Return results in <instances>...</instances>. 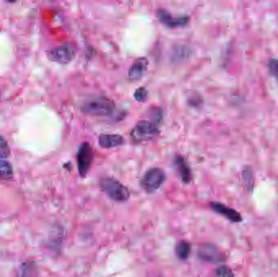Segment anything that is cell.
<instances>
[{
    "instance_id": "1",
    "label": "cell",
    "mask_w": 278,
    "mask_h": 277,
    "mask_svg": "<svg viewBox=\"0 0 278 277\" xmlns=\"http://www.w3.org/2000/svg\"><path fill=\"white\" fill-rule=\"evenodd\" d=\"M114 101L106 97H93L85 100L81 106V112L91 117H106L115 110Z\"/></svg>"
},
{
    "instance_id": "2",
    "label": "cell",
    "mask_w": 278,
    "mask_h": 277,
    "mask_svg": "<svg viewBox=\"0 0 278 277\" xmlns=\"http://www.w3.org/2000/svg\"><path fill=\"white\" fill-rule=\"evenodd\" d=\"M99 186L108 197L113 201L124 202L129 200L130 191L126 186L112 177H105L99 181Z\"/></svg>"
},
{
    "instance_id": "3",
    "label": "cell",
    "mask_w": 278,
    "mask_h": 277,
    "mask_svg": "<svg viewBox=\"0 0 278 277\" xmlns=\"http://www.w3.org/2000/svg\"><path fill=\"white\" fill-rule=\"evenodd\" d=\"M158 132L159 128L157 123L149 120H141L132 129L130 138L134 143H142L155 138Z\"/></svg>"
},
{
    "instance_id": "4",
    "label": "cell",
    "mask_w": 278,
    "mask_h": 277,
    "mask_svg": "<svg viewBox=\"0 0 278 277\" xmlns=\"http://www.w3.org/2000/svg\"><path fill=\"white\" fill-rule=\"evenodd\" d=\"M165 173L159 167H153L146 172L141 180L140 186L147 194H152L159 190L165 181Z\"/></svg>"
},
{
    "instance_id": "5",
    "label": "cell",
    "mask_w": 278,
    "mask_h": 277,
    "mask_svg": "<svg viewBox=\"0 0 278 277\" xmlns=\"http://www.w3.org/2000/svg\"><path fill=\"white\" fill-rule=\"evenodd\" d=\"M77 55V47L73 43H65L47 51V57L53 62L67 64L71 62Z\"/></svg>"
},
{
    "instance_id": "6",
    "label": "cell",
    "mask_w": 278,
    "mask_h": 277,
    "mask_svg": "<svg viewBox=\"0 0 278 277\" xmlns=\"http://www.w3.org/2000/svg\"><path fill=\"white\" fill-rule=\"evenodd\" d=\"M93 160H94V151L92 147L90 146L89 142H83L79 147V151L77 154V163H78L79 175L83 178L86 176L90 171Z\"/></svg>"
},
{
    "instance_id": "7",
    "label": "cell",
    "mask_w": 278,
    "mask_h": 277,
    "mask_svg": "<svg viewBox=\"0 0 278 277\" xmlns=\"http://www.w3.org/2000/svg\"><path fill=\"white\" fill-rule=\"evenodd\" d=\"M198 256L202 261L211 264H219L225 261V256L223 253L216 245L209 243L200 245L198 250Z\"/></svg>"
},
{
    "instance_id": "8",
    "label": "cell",
    "mask_w": 278,
    "mask_h": 277,
    "mask_svg": "<svg viewBox=\"0 0 278 277\" xmlns=\"http://www.w3.org/2000/svg\"><path fill=\"white\" fill-rule=\"evenodd\" d=\"M157 17L160 23L170 29L184 27L189 23L190 19L187 16H173L168 11L159 9L157 12Z\"/></svg>"
},
{
    "instance_id": "9",
    "label": "cell",
    "mask_w": 278,
    "mask_h": 277,
    "mask_svg": "<svg viewBox=\"0 0 278 277\" xmlns=\"http://www.w3.org/2000/svg\"><path fill=\"white\" fill-rule=\"evenodd\" d=\"M210 206L216 213L220 214L231 222L240 223L242 220L241 214L238 213L235 209L231 208L230 206H225L221 202L212 201L210 203Z\"/></svg>"
},
{
    "instance_id": "10",
    "label": "cell",
    "mask_w": 278,
    "mask_h": 277,
    "mask_svg": "<svg viewBox=\"0 0 278 277\" xmlns=\"http://www.w3.org/2000/svg\"><path fill=\"white\" fill-rule=\"evenodd\" d=\"M173 165L182 182L184 184L191 183L192 181V172L188 163H186V159L182 156H176L173 159Z\"/></svg>"
},
{
    "instance_id": "11",
    "label": "cell",
    "mask_w": 278,
    "mask_h": 277,
    "mask_svg": "<svg viewBox=\"0 0 278 277\" xmlns=\"http://www.w3.org/2000/svg\"><path fill=\"white\" fill-rule=\"evenodd\" d=\"M149 61L147 58L140 57L133 63L128 72V77L133 80H138L143 78L148 69Z\"/></svg>"
},
{
    "instance_id": "12",
    "label": "cell",
    "mask_w": 278,
    "mask_h": 277,
    "mask_svg": "<svg viewBox=\"0 0 278 277\" xmlns=\"http://www.w3.org/2000/svg\"><path fill=\"white\" fill-rule=\"evenodd\" d=\"M124 139L119 134H102L99 137V144L102 148L111 149L124 144Z\"/></svg>"
},
{
    "instance_id": "13",
    "label": "cell",
    "mask_w": 278,
    "mask_h": 277,
    "mask_svg": "<svg viewBox=\"0 0 278 277\" xmlns=\"http://www.w3.org/2000/svg\"><path fill=\"white\" fill-rule=\"evenodd\" d=\"M191 246L190 243L186 240H181L177 243V246L175 248V252L177 256L182 260H186L188 259L191 254Z\"/></svg>"
},
{
    "instance_id": "14",
    "label": "cell",
    "mask_w": 278,
    "mask_h": 277,
    "mask_svg": "<svg viewBox=\"0 0 278 277\" xmlns=\"http://www.w3.org/2000/svg\"><path fill=\"white\" fill-rule=\"evenodd\" d=\"M242 181H243V185L246 190L248 192H251L254 189L255 179H254V175L250 167H246L242 171Z\"/></svg>"
},
{
    "instance_id": "15",
    "label": "cell",
    "mask_w": 278,
    "mask_h": 277,
    "mask_svg": "<svg viewBox=\"0 0 278 277\" xmlns=\"http://www.w3.org/2000/svg\"><path fill=\"white\" fill-rule=\"evenodd\" d=\"M13 177L12 167L7 161L0 160V180L8 181Z\"/></svg>"
},
{
    "instance_id": "16",
    "label": "cell",
    "mask_w": 278,
    "mask_h": 277,
    "mask_svg": "<svg viewBox=\"0 0 278 277\" xmlns=\"http://www.w3.org/2000/svg\"><path fill=\"white\" fill-rule=\"evenodd\" d=\"M18 277H36V268L33 263H25L19 270Z\"/></svg>"
},
{
    "instance_id": "17",
    "label": "cell",
    "mask_w": 278,
    "mask_h": 277,
    "mask_svg": "<svg viewBox=\"0 0 278 277\" xmlns=\"http://www.w3.org/2000/svg\"><path fill=\"white\" fill-rule=\"evenodd\" d=\"M190 55V50L186 48V46H179L175 49L173 51V56L172 58L177 61L183 60L186 58L188 57Z\"/></svg>"
},
{
    "instance_id": "18",
    "label": "cell",
    "mask_w": 278,
    "mask_h": 277,
    "mask_svg": "<svg viewBox=\"0 0 278 277\" xmlns=\"http://www.w3.org/2000/svg\"><path fill=\"white\" fill-rule=\"evenodd\" d=\"M10 156V148L7 140L0 135V158H6Z\"/></svg>"
},
{
    "instance_id": "19",
    "label": "cell",
    "mask_w": 278,
    "mask_h": 277,
    "mask_svg": "<svg viewBox=\"0 0 278 277\" xmlns=\"http://www.w3.org/2000/svg\"><path fill=\"white\" fill-rule=\"evenodd\" d=\"M216 275L217 277H235V274L230 267L226 265H221L216 270Z\"/></svg>"
},
{
    "instance_id": "20",
    "label": "cell",
    "mask_w": 278,
    "mask_h": 277,
    "mask_svg": "<svg viewBox=\"0 0 278 277\" xmlns=\"http://www.w3.org/2000/svg\"><path fill=\"white\" fill-rule=\"evenodd\" d=\"M269 73L276 79L278 82V60L272 59L269 64Z\"/></svg>"
},
{
    "instance_id": "21",
    "label": "cell",
    "mask_w": 278,
    "mask_h": 277,
    "mask_svg": "<svg viewBox=\"0 0 278 277\" xmlns=\"http://www.w3.org/2000/svg\"><path fill=\"white\" fill-rule=\"evenodd\" d=\"M147 97V90L144 87L138 88L136 89L135 93H134V99L138 102L143 103L145 102Z\"/></svg>"
},
{
    "instance_id": "22",
    "label": "cell",
    "mask_w": 278,
    "mask_h": 277,
    "mask_svg": "<svg viewBox=\"0 0 278 277\" xmlns=\"http://www.w3.org/2000/svg\"><path fill=\"white\" fill-rule=\"evenodd\" d=\"M0 99H1V93H0Z\"/></svg>"
}]
</instances>
